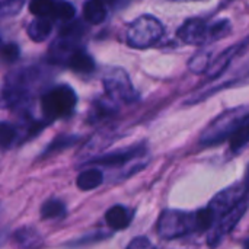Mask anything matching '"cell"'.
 I'll list each match as a JSON object with an SVG mask.
<instances>
[{"mask_svg":"<svg viewBox=\"0 0 249 249\" xmlns=\"http://www.w3.org/2000/svg\"><path fill=\"white\" fill-rule=\"evenodd\" d=\"M248 197H242L231 210H228V212L222 216V219H220L217 228L213 231V233H212L210 238H209V245H210V247L217 245V244L223 239L225 235H228V233H231V232L233 231V228L238 225V222H239V220L242 219V216L245 214V212H247V209H248Z\"/></svg>","mask_w":249,"mask_h":249,"instance_id":"4","label":"cell"},{"mask_svg":"<svg viewBox=\"0 0 249 249\" xmlns=\"http://www.w3.org/2000/svg\"><path fill=\"white\" fill-rule=\"evenodd\" d=\"M150 247V242L147 238H136L130 245L128 248H134V249H142V248H149Z\"/></svg>","mask_w":249,"mask_h":249,"instance_id":"25","label":"cell"},{"mask_svg":"<svg viewBox=\"0 0 249 249\" xmlns=\"http://www.w3.org/2000/svg\"><path fill=\"white\" fill-rule=\"evenodd\" d=\"M83 15H85V19L89 23L98 25V23L104 22L105 18H107V9H105L104 1H101V0H89L83 7Z\"/></svg>","mask_w":249,"mask_h":249,"instance_id":"11","label":"cell"},{"mask_svg":"<svg viewBox=\"0 0 249 249\" xmlns=\"http://www.w3.org/2000/svg\"><path fill=\"white\" fill-rule=\"evenodd\" d=\"M69 64L74 71H79V73H90L95 69L93 58L90 55H88L86 53H83V51H76L70 57Z\"/></svg>","mask_w":249,"mask_h":249,"instance_id":"14","label":"cell"},{"mask_svg":"<svg viewBox=\"0 0 249 249\" xmlns=\"http://www.w3.org/2000/svg\"><path fill=\"white\" fill-rule=\"evenodd\" d=\"M245 184H247V188L249 190V166H248V172H247V179H245Z\"/></svg>","mask_w":249,"mask_h":249,"instance_id":"26","label":"cell"},{"mask_svg":"<svg viewBox=\"0 0 249 249\" xmlns=\"http://www.w3.org/2000/svg\"><path fill=\"white\" fill-rule=\"evenodd\" d=\"M64 213H66V206L60 200H50V201L44 203L41 207L42 219H48V220L58 219V217H63Z\"/></svg>","mask_w":249,"mask_h":249,"instance_id":"15","label":"cell"},{"mask_svg":"<svg viewBox=\"0 0 249 249\" xmlns=\"http://www.w3.org/2000/svg\"><path fill=\"white\" fill-rule=\"evenodd\" d=\"M194 217H196L197 229L198 231H206V229H209L213 225L216 214H214V212L210 207H207V209H203V210L197 212V214Z\"/></svg>","mask_w":249,"mask_h":249,"instance_id":"19","label":"cell"},{"mask_svg":"<svg viewBox=\"0 0 249 249\" xmlns=\"http://www.w3.org/2000/svg\"><path fill=\"white\" fill-rule=\"evenodd\" d=\"M0 57L6 63H13L19 57V47L16 44H7L0 48Z\"/></svg>","mask_w":249,"mask_h":249,"instance_id":"23","label":"cell"},{"mask_svg":"<svg viewBox=\"0 0 249 249\" xmlns=\"http://www.w3.org/2000/svg\"><path fill=\"white\" fill-rule=\"evenodd\" d=\"M178 35L188 44H203L209 35V26L201 19H190L187 20L178 31Z\"/></svg>","mask_w":249,"mask_h":249,"instance_id":"5","label":"cell"},{"mask_svg":"<svg viewBox=\"0 0 249 249\" xmlns=\"http://www.w3.org/2000/svg\"><path fill=\"white\" fill-rule=\"evenodd\" d=\"M249 142V114H247L238 128L231 136V149L233 152H239Z\"/></svg>","mask_w":249,"mask_h":249,"instance_id":"12","label":"cell"},{"mask_svg":"<svg viewBox=\"0 0 249 249\" xmlns=\"http://www.w3.org/2000/svg\"><path fill=\"white\" fill-rule=\"evenodd\" d=\"M231 32V23L228 20H220L209 28V35L212 39H220Z\"/></svg>","mask_w":249,"mask_h":249,"instance_id":"22","label":"cell"},{"mask_svg":"<svg viewBox=\"0 0 249 249\" xmlns=\"http://www.w3.org/2000/svg\"><path fill=\"white\" fill-rule=\"evenodd\" d=\"M101 1H112V0H101Z\"/></svg>","mask_w":249,"mask_h":249,"instance_id":"28","label":"cell"},{"mask_svg":"<svg viewBox=\"0 0 249 249\" xmlns=\"http://www.w3.org/2000/svg\"><path fill=\"white\" fill-rule=\"evenodd\" d=\"M245 44H248V41L247 42H242V44H239V45H235V47H231L229 50H226V51H223L220 55H217L213 61H212V64H210V69H209V74L212 76V77H214V76H219V74H222L223 71H225V69L231 64V61H232V58L236 55V53H238V50L239 48H242Z\"/></svg>","mask_w":249,"mask_h":249,"instance_id":"9","label":"cell"},{"mask_svg":"<svg viewBox=\"0 0 249 249\" xmlns=\"http://www.w3.org/2000/svg\"><path fill=\"white\" fill-rule=\"evenodd\" d=\"M104 181V177H102V172L99 169H86L83 171L79 177H77V181H76V185L79 190L82 191H90V190H95L98 188Z\"/></svg>","mask_w":249,"mask_h":249,"instance_id":"10","label":"cell"},{"mask_svg":"<svg viewBox=\"0 0 249 249\" xmlns=\"http://www.w3.org/2000/svg\"><path fill=\"white\" fill-rule=\"evenodd\" d=\"M77 140H79L77 136H60V137H57V139L48 146V149L44 152V156L53 155V153L60 152V150L67 149V147H71Z\"/></svg>","mask_w":249,"mask_h":249,"instance_id":"16","label":"cell"},{"mask_svg":"<svg viewBox=\"0 0 249 249\" xmlns=\"http://www.w3.org/2000/svg\"><path fill=\"white\" fill-rule=\"evenodd\" d=\"M163 34V28L159 20L152 16H142L133 22L128 29V44L136 48H144L153 45Z\"/></svg>","mask_w":249,"mask_h":249,"instance_id":"2","label":"cell"},{"mask_svg":"<svg viewBox=\"0 0 249 249\" xmlns=\"http://www.w3.org/2000/svg\"><path fill=\"white\" fill-rule=\"evenodd\" d=\"M76 13V9L71 3H67V1H61L58 4L54 6V12L53 15L58 19H63V20H69L74 16Z\"/></svg>","mask_w":249,"mask_h":249,"instance_id":"21","label":"cell"},{"mask_svg":"<svg viewBox=\"0 0 249 249\" xmlns=\"http://www.w3.org/2000/svg\"><path fill=\"white\" fill-rule=\"evenodd\" d=\"M13 239L22 245V247H32V245H36L38 244V239H39V235L34 231V229H20L15 233Z\"/></svg>","mask_w":249,"mask_h":249,"instance_id":"18","label":"cell"},{"mask_svg":"<svg viewBox=\"0 0 249 249\" xmlns=\"http://www.w3.org/2000/svg\"><path fill=\"white\" fill-rule=\"evenodd\" d=\"M196 226V217H191L188 213L168 210L163 212L158 222L159 235L165 239H175L188 233Z\"/></svg>","mask_w":249,"mask_h":249,"instance_id":"3","label":"cell"},{"mask_svg":"<svg viewBox=\"0 0 249 249\" xmlns=\"http://www.w3.org/2000/svg\"><path fill=\"white\" fill-rule=\"evenodd\" d=\"M105 220L112 229H125L131 222V213L123 206H114L107 212Z\"/></svg>","mask_w":249,"mask_h":249,"instance_id":"8","label":"cell"},{"mask_svg":"<svg viewBox=\"0 0 249 249\" xmlns=\"http://www.w3.org/2000/svg\"><path fill=\"white\" fill-rule=\"evenodd\" d=\"M51 29H53L51 22L45 19V16H42V18H36L34 22L29 23L28 35L34 41H44L51 34Z\"/></svg>","mask_w":249,"mask_h":249,"instance_id":"13","label":"cell"},{"mask_svg":"<svg viewBox=\"0 0 249 249\" xmlns=\"http://www.w3.org/2000/svg\"><path fill=\"white\" fill-rule=\"evenodd\" d=\"M54 3L53 0H31L29 3V10L38 16V18H42V16H48V15H53L54 12Z\"/></svg>","mask_w":249,"mask_h":249,"instance_id":"17","label":"cell"},{"mask_svg":"<svg viewBox=\"0 0 249 249\" xmlns=\"http://www.w3.org/2000/svg\"><path fill=\"white\" fill-rule=\"evenodd\" d=\"M245 247H247V248H249V241L248 242H245Z\"/></svg>","mask_w":249,"mask_h":249,"instance_id":"27","label":"cell"},{"mask_svg":"<svg viewBox=\"0 0 249 249\" xmlns=\"http://www.w3.org/2000/svg\"><path fill=\"white\" fill-rule=\"evenodd\" d=\"M143 152H144V147H142V146L140 147H133V149L120 150V152H114V153L96 158V159L90 160V163L102 165V166H120V165H124L125 162L131 160L137 155H142Z\"/></svg>","mask_w":249,"mask_h":249,"instance_id":"7","label":"cell"},{"mask_svg":"<svg viewBox=\"0 0 249 249\" xmlns=\"http://www.w3.org/2000/svg\"><path fill=\"white\" fill-rule=\"evenodd\" d=\"M77 102L74 90L67 86H58L53 90H50L47 95L42 98V111L47 120H54L60 118L64 115H69L74 105Z\"/></svg>","mask_w":249,"mask_h":249,"instance_id":"1","label":"cell"},{"mask_svg":"<svg viewBox=\"0 0 249 249\" xmlns=\"http://www.w3.org/2000/svg\"><path fill=\"white\" fill-rule=\"evenodd\" d=\"M242 197H244V196H242V187H241V185H233V187H231V188L223 190L222 193H219V194L213 198V201H212V204H210L209 207L214 212L216 216H217V214H225V213H226L228 210H231Z\"/></svg>","mask_w":249,"mask_h":249,"instance_id":"6","label":"cell"},{"mask_svg":"<svg viewBox=\"0 0 249 249\" xmlns=\"http://www.w3.org/2000/svg\"><path fill=\"white\" fill-rule=\"evenodd\" d=\"M16 137V130L9 123H0V149H7Z\"/></svg>","mask_w":249,"mask_h":249,"instance_id":"20","label":"cell"},{"mask_svg":"<svg viewBox=\"0 0 249 249\" xmlns=\"http://www.w3.org/2000/svg\"><path fill=\"white\" fill-rule=\"evenodd\" d=\"M22 4H23V0H6L0 7V13L1 15H15L20 10Z\"/></svg>","mask_w":249,"mask_h":249,"instance_id":"24","label":"cell"}]
</instances>
